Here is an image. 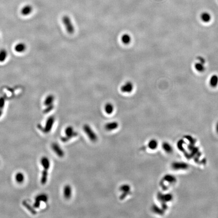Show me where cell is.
I'll return each mask as SVG.
<instances>
[{"label":"cell","instance_id":"6da1fadb","mask_svg":"<svg viewBox=\"0 0 218 218\" xmlns=\"http://www.w3.org/2000/svg\"><path fill=\"white\" fill-rule=\"evenodd\" d=\"M65 137H62L61 140L63 142H66L70 140L71 139L73 138L74 137H76L78 135V133L74 130L72 126H68L66 128L65 130Z\"/></svg>","mask_w":218,"mask_h":218},{"label":"cell","instance_id":"7a4b0ae2","mask_svg":"<svg viewBox=\"0 0 218 218\" xmlns=\"http://www.w3.org/2000/svg\"><path fill=\"white\" fill-rule=\"evenodd\" d=\"M62 21L63 23L66 27L67 31L69 34H73L75 31V28L74 25L72 24L70 17L67 15L64 16L62 18Z\"/></svg>","mask_w":218,"mask_h":218},{"label":"cell","instance_id":"3957f363","mask_svg":"<svg viewBox=\"0 0 218 218\" xmlns=\"http://www.w3.org/2000/svg\"><path fill=\"white\" fill-rule=\"evenodd\" d=\"M83 129L88 139L92 142H96L98 140V137L91 126L88 124H84L83 126Z\"/></svg>","mask_w":218,"mask_h":218},{"label":"cell","instance_id":"277c9868","mask_svg":"<svg viewBox=\"0 0 218 218\" xmlns=\"http://www.w3.org/2000/svg\"><path fill=\"white\" fill-rule=\"evenodd\" d=\"M55 121V118L54 116H49V117L47 118V122H46V125H45V127L43 128L42 131L46 133L50 132L52 130V127L53 126Z\"/></svg>","mask_w":218,"mask_h":218},{"label":"cell","instance_id":"5b68a950","mask_svg":"<svg viewBox=\"0 0 218 218\" xmlns=\"http://www.w3.org/2000/svg\"><path fill=\"white\" fill-rule=\"evenodd\" d=\"M51 148L54 152H55L57 156L59 157H62L64 156V152L57 143H53L51 145Z\"/></svg>","mask_w":218,"mask_h":218},{"label":"cell","instance_id":"8992f818","mask_svg":"<svg viewBox=\"0 0 218 218\" xmlns=\"http://www.w3.org/2000/svg\"><path fill=\"white\" fill-rule=\"evenodd\" d=\"M133 84L130 81L126 82L121 87V91L124 93H129L132 91L133 89Z\"/></svg>","mask_w":218,"mask_h":218},{"label":"cell","instance_id":"52a82bcc","mask_svg":"<svg viewBox=\"0 0 218 218\" xmlns=\"http://www.w3.org/2000/svg\"><path fill=\"white\" fill-rule=\"evenodd\" d=\"M63 195L65 198L70 199L72 196V188L70 185L67 184L63 188Z\"/></svg>","mask_w":218,"mask_h":218},{"label":"cell","instance_id":"ba28073f","mask_svg":"<svg viewBox=\"0 0 218 218\" xmlns=\"http://www.w3.org/2000/svg\"><path fill=\"white\" fill-rule=\"evenodd\" d=\"M200 18L203 23H208L211 21L212 16L210 14L207 12H203L200 15Z\"/></svg>","mask_w":218,"mask_h":218},{"label":"cell","instance_id":"9c48e42d","mask_svg":"<svg viewBox=\"0 0 218 218\" xmlns=\"http://www.w3.org/2000/svg\"><path fill=\"white\" fill-rule=\"evenodd\" d=\"M119 126V124L117 122H109L104 125V128L107 131H111L117 129Z\"/></svg>","mask_w":218,"mask_h":218},{"label":"cell","instance_id":"30bf717a","mask_svg":"<svg viewBox=\"0 0 218 218\" xmlns=\"http://www.w3.org/2000/svg\"><path fill=\"white\" fill-rule=\"evenodd\" d=\"M209 85L212 88H215L218 86V76L217 75L214 74L210 76L209 79Z\"/></svg>","mask_w":218,"mask_h":218},{"label":"cell","instance_id":"8fae6325","mask_svg":"<svg viewBox=\"0 0 218 218\" xmlns=\"http://www.w3.org/2000/svg\"><path fill=\"white\" fill-rule=\"evenodd\" d=\"M14 49L17 53H23L26 51V46L23 42H19L17 45H16V46L14 47Z\"/></svg>","mask_w":218,"mask_h":218},{"label":"cell","instance_id":"7c38bea8","mask_svg":"<svg viewBox=\"0 0 218 218\" xmlns=\"http://www.w3.org/2000/svg\"><path fill=\"white\" fill-rule=\"evenodd\" d=\"M40 163L44 169L48 170L50 167V161L49 159L47 157H43L40 159Z\"/></svg>","mask_w":218,"mask_h":218},{"label":"cell","instance_id":"4fadbf2b","mask_svg":"<svg viewBox=\"0 0 218 218\" xmlns=\"http://www.w3.org/2000/svg\"><path fill=\"white\" fill-rule=\"evenodd\" d=\"M194 67L195 70H196L197 72L201 73V72L205 71V64H203V63L200 62L199 61L195 63L194 65Z\"/></svg>","mask_w":218,"mask_h":218},{"label":"cell","instance_id":"5bb4252c","mask_svg":"<svg viewBox=\"0 0 218 218\" xmlns=\"http://www.w3.org/2000/svg\"><path fill=\"white\" fill-rule=\"evenodd\" d=\"M104 111L107 114H112V113L114 111V106L110 102H108L105 104L104 108Z\"/></svg>","mask_w":218,"mask_h":218},{"label":"cell","instance_id":"9a60e30c","mask_svg":"<svg viewBox=\"0 0 218 218\" xmlns=\"http://www.w3.org/2000/svg\"><path fill=\"white\" fill-rule=\"evenodd\" d=\"M22 205H23V206H24V207L27 210H29V212H30L32 215L36 214L37 212H36V210H34V207H32L31 205H29V203H27L26 201H23V202H22Z\"/></svg>","mask_w":218,"mask_h":218},{"label":"cell","instance_id":"2e32d148","mask_svg":"<svg viewBox=\"0 0 218 218\" xmlns=\"http://www.w3.org/2000/svg\"><path fill=\"white\" fill-rule=\"evenodd\" d=\"M54 100H55V97L53 95H47L45 100L44 104L47 106H49L50 104H53Z\"/></svg>","mask_w":218,"mask_h":218},{"label":"cell","instance_id":"e0dca14e","mask_svg":"<svg viewBox=\"0 0 218 218\" xmlns=\"http://www.w3.org/2000/svg\"><path fill=\"white\" fill-rule=\"evenodd\" d=\"M121 41L125 45H128L131 42V38L130 35L127 33L122 35L121 37Z\"/></svg>","mask_w":218,"mask_h":218},{"label":"cell","instance_id":"ac0fdd59","mask_svg":"<svg viewBox=\"0 0 218 218\" xmlns=\"http://www.w3.org/2000/svg\"><path fill=\"white\" fill-rule=\"evenodd\" d=\"M35 201H40V203L41 201H43L44 203H47L48 201V197L46 194H40V195L36 196L35 198Z\"/></svg>","mask_w":218,"mask_h":218},{"label":"cell","instance_id":"d6986e66","mask_svg":"<svg viewBox=\"0 0 218 218\" xmlns=\"http://www.w3.org/2000/svg\"><path fill=\"white\" fill-rule=\"evenodd\" d=\"M15 180L17 183L21 184V183H23L24 180V175L22 173L18 172L15 175Z\"/></svg>","mask_w":218,"mask_h":218},{"label":"cell","instance_id":"ffe728a7","mask_svg":"<svg viewBox=\"0 0 218 218\" xmlns=\"http://www.w3.org/2000/svg\"><path fill=\"white\" fill-rule=\"evenodd\" d=\"M32 8L31 6H26L21 10V14L24 16L29 15L32 12Z\"/></svg>","mask_w":218,"mask_h":218},{"label":"cell","instance_id":"44dd1931","mask_svg":"<svg viewBox=\"0 0 218 218\" xmlns=\"http://www.w3.org/2000/svg\"><path fill=\"white\" fill-rule=\"evenodd\" d=\"M47 175H48V173H47V170L44 169V170L42 172V178L40 180V182L42 185H45L46 184L47 182Z\"/></svg>","mask_w":218,"mask_h":218},{"label":"cell","instance_id":"7402d4cb","mask_svg":"<svg viewBox=\"0 0 218 218\" xmlns=\"http://www.w3.org/2000/svg\"><path fill=\"white\" fill-rule=\"evenodd\" d=\"M7 52L6 49H3L0 50V62H4L7 57Z\"/></svg>","mask_w":218,"mask_h":218},{"label":"cell","instance_id":"603a6c76","mask_svg":"<svg viewBox=\"0 0 218 218\" xmlns=\"http://www.w3.org/2000/svg\"><path fill=\"white\" fill-rule=\"evenodd\" d=\"M130 189H131V187L128 184H123L119 188L120 191L122 192H130Z\"/></svg>","mask_w":218,"mask_h":218},{"label":"cell","instance_id":"cb8c5ba5","mask_svg":"<svg viewBox=\"0 0 218 218\" xmlns=\"http://www.w3.org/2000/svg\"><path fill=\"white\" fill-rule=\"evenodd\" d=\"M157 142L155 139H152V140H150L148 143V148L150 149H152V150L155 149L157 147Z\"/></svg>","mask_w":218,"mask_h":218},{"label":"cell","instance_id":"d4e9b609","mask_svg":"<svg viewBox=\"0 0 218 218\" xmlns=\"http://www.w3.org/2000/svg\"><path fill=\"white\" fill-rule=\"evenodd\" d=\"M54 108V106L53 104H50L49 106H47V108L44 110V113L47 114L49 112H51L52 110H53Z\"/></svg>","mask_w":218,"mask_h":218},{"label":"cell","instance_id":"484cf974","mask_svg":"<svg viewBox=\"0 0 218 218\" xmlns=\"http://www.w3.org/2000/svg\"><path fill=\"white\" fill-rule=\"evenodd\" d=\"M5 104V100L4 97H0V108H4Z\"/></svg>","mask_w":218,"mask_h":218},{"label":"cell","instance_id":"4316f807","mask_svg":"<svg viewBox=\"0 0 218 218\" xmlns=\"http://www.w3.org/2000/svg\"><path fill=\"white\" fill-rule=\"evenodd\" d=\"M130 193V192H124L122 193L121 195H120V199H121V200H123V199L125 198V197H126L127 195H128Z\"/></svg>","mask_w":218,"mask_h":218},{"label":"cell","instance_id":"83f0119b","mask_svg":"<svg viewBox=\"0 0 218 218\" xmlns=\"http://www.w3.org/2000/svg\"><path fill=\"white\" fill-rule=\"evenodd\" d=\"M40 202L35 201V202H34V204H33V207H34V208L38 209V208H40Z\"/></svg>","mask_w":218,"mask_h":218},{"label":"cell","instance_id":"f1b7e54d","mask_svg":"<svg viewBox=\"0 0 218 218\" xmlns=\"http://www.w3.org/2000/svg\"><path fill=\"white\" fill-rule=\"evenodd\" d=\"M197 60L199 61V62L203 63V64H205V60L204 58H203V57H201V56H198V57H197Z\"/></svg>","mask_w":218,"mask_h":218},{"label":"cell","instance_id":"f546056e","mask_svg":"<svg viewBox=\"0 0 218 218\" xmlns=\"http://www.w3.org/2000/svg\"><path fill=\"white\" fill-rule=\"evenodd\" d=\"M3 114V111H2V109L0 108V117H1V116Z\"/></svg>","mask_w":218,"mask_h":218}]
</instances>
